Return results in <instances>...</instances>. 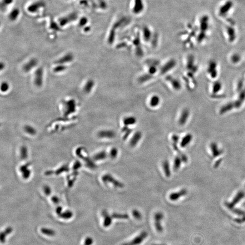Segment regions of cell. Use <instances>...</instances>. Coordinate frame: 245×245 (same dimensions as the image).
Returning <instances> with one entry per match:
<instances>
[{
  "instance_id": "cell-14",
  "label": "cell",
  "mask_w": 245,
  "mask_h": 245,
  "mask_svg": "<svg viewBox=\"0 0 245 245\" xmlns=\"http://www.w3.org/2000/svg\"><path fill=\"white\" fill-rule=\"evenodd\" d=\"M142 136V135L140 132H136L130 141V146L131 147H135L141 140Z\"/></svg>"
},
{
  "instance_id": "cell-44",
  "label": "cell",
  "mask_w": 245,
  "mask_h": 245,
  "mask_svg": "<svg viewBox=\"0 0 245 245\" xmlns=\"http://www.w3.org/2000/svg\"><path fill=\"white\" fill-rule=\"evenodd\" d=\"M52 202L54 204H58V203L59 202V199L56 196H54V197H52Z\"/></svg>"
},
{
  "instance_id": "cell-6",
  "label": "cell",
  "mask_w": 245,
  "mask_h": 245,
  "mask_svg": "<svg viewBox=\"0 0 245 245\" xmlns=\"http://www.w3.org/2000/svg\"><path fill=\"white\" fill-rule=\"evenodd\" d=\"M233 7V3L231 1L226 2L223 5H222L219 9L218 14L220 17H226L228 13L230 12Z\"/></svg>"
},
{
  "instance_id": "cell-21",
  "label": "cell",
  "mask_w": 245,
  "mask_h": 245,
  "mask_svg": "<svg viewBox=\"0 0 245 245\" xmlns=\"http://www.w3.org/2000/svg\"><path fill=\"white\" fill-rule=\"evenodd\" d=\"M136 121L137 120H136L135 118L133 116H129L127 117L124 119L123 123L125 126H128L135 125V124Z\"/></svg>"
},
{
  "instance_id": "cell-32",
  "label": "cell",
  "mask_w": 245,
  "mask_h": 245,
  "mask_svg": "<svg viewBox=\"0 0 245 245\" xmlns=\"http://www.w3.org/2000/svg\"><path fill=\"white\" fill-rule=\"evenodd\" d=\"M41 232L44 234L46 235L52 236L55 234V232L53 230L49 229L42 228L41 229Z\"/></svg>"
},
{
  "instance_id": "cell-43",
  "label": "cell",
  "mask_w": 245,
  "mask_h": 245,
  "mask_svg": "<svg viewBox=\"0 0 245 245\" xmlns=\"http://www.w3.org/2000/svg\"><path fill=\"white\" fill-rule=\"evenodd\" d=\"M157 71V68L155 66H152L149 69V72L151 74H154Z\"/></svg>"
},
{
  "instance_id": "cell-13",
  "label": "cell",
  "mask_w": 245,
  "mask_h": 245,
  "mask_svg": "<svg viewBox=\"0 0 245 245\" xmlns=\"http://www.w3.org/2000/svg\"><path fill=\"white\" fill-rule=\"evenodd\" d=\"M190 116V112L187 109H184L181 112L179 119V124L181 125H185Z\"/></svg>"
},
{
  "instance_id": "cell-4",
  "label": "cell",
  "mask_w": 245,
  "mask_h": 245,
  "mask_svg": "<svg viewBox=\"0 0 245 245\" xmlns=\"http://www.w3.org/2000/svg\"><path fill=\"white\" fill-rule=\"evenodd\" d=\"M19 171L21 175L24 180H27L30 178L32 175V170L30 168V163H26L20 166Z\"/></svg>"
},
{
  "instance_id": "cell-39",
  "label": "cell",
  "mask_w": 245,
  "mask_h": 245,
  "mask_svg": "<svg viewBox=\"0 0 245 245\" xmlns=\"http://www.w3.org/2000/svg\"><path fill=\"white\" fill-rule=\"evenodd\" d=\"M43 193L45 195L49 196L51 193V188L48 186H44L43 187Z\"/></svg>"
},
{
  "instance_id": "cell-19",
  "label": "cell",
  "mask_w": 245,
  "mask_h": 245,
  "mask_svg": "<svg viewBox=\"0 0 245 245\" xmlns=\"http://www.w3.org/2000/svg\"><path fill=\"white\" fill-rule=\"evenodd\" d=\"M185 192L186 191L185 190H181L179 192H173L169 195V199L170 200L175 201L180 198L182 196L184 195L185 194Z\"/></svg>"
},
{
  "instance_id": "cell-24",
  "label": "cell",
  "mask_w": 245,
  "mask_h": 245,
  "mask_svg": "<svg viewBox=\"0 0 245 245\" xmlns=\"http://www.w3.org/2000/svg\"><path fill=\"white\" fill-rule=\"evenodd\" d=\"M107 157V154L105 151H101L95 154L94 156L93 159L95 161H100L105 159Z\"/></svg>"
},
{
  "instance_id": "cell-40",
  "label": "cell",
  "mask_w": 245,
  "mask_h": 245,
  "mask_svg": "<svg viewBox=\"0 0 245 245\" xmlns=\"http://www.w3.org/2000/svg\"><path fill=\"white\" fill-rule=\"evenodd\" d=\"M191 138L190 135H188L186 136L185 138L182 140V142H181V147H184L186 146V144L188 143L189 140H190Z\"/></svg>"
},
{
  "instance_id": "cell-35",
  "label": "cell",
  "mask_w": 245,
  "mask_h": 245,
  "mask_svg": "<svg viewBox=\"0 0 245 245\" xmlns=\"http://www.w3.org/2000/svg\"><path fill=\"white\" fill-rule=\"evenodd\" d=\"M132 215L133 217L136 219L140 220L142 219V216L140 211L138 210L135 209L132 212Z\"/></svg>"
},
{
  "instance_id": "cell-18",
  "label": "cell",
  "mask_w": 245,
  "mask_h": 245,
  "mask_svg": "<svg viewBox=\"0 0 245 245\" xmlns=\"http://www.w3.org/2000/svg\"><path fill=\"white\" fill-rule=\"evenodd\" d=\"M187 68L188 69L191 70L193 73L196 72L197 69L196 65L194 64V58L193 57H191L188 58L187 63Z\"/></svg>"
},
{
  "instance_id": "cell-25",
  "label": "cell",
  "mask_w": 245,
  "mask_h": 245,
  "mask_svg": "<svg viewBox=\"0 0 245 245\" xmlns=\"http://www.w3.org/2000/svg\"><path fill=\"white\" fill-rule=\"evenodd\" d=\"M112 217L113 219L119 220H128L130 217L128 214L116 213V212L113 213Z\"/></svg>"
},
{
  "instance_id": "cell-16",
  "label": "cell",
  "mask_w": 245,
  "mask_h": 245,
  "mask_svg": "<svg viewBox=\"0 0 245 245\" xmlns=\"http://www.w3.org/2000/svg\"><path fill=\"white\" fill-rule=\"evenodd\" d=\"M94 81L93 79H89L86 82L84 87V91L86 94L90 93L94 86Z\"/></svg>"
},
{
  "instance_id": "cell-26",
  "label": "cell",
  "mask_w": 245,
  "mask_h": 245,
  "mask_svg": "<svg viewBox=\"0 0 245 245\" xmlns=\"http://www.w3.org/2000/svg\"><path fill=\"white\" fill-rule=\"evenodd\" d=\"M168 80L171 83V84H172V86L174 89H176V90H179V89H181V83L177 79L172 78L171 77L169 78V79H168Z\"/></svg>"
},
{
  "instance_id": "cell-20",
  "label": "cell",
  "mask_w": 245,
  "mask_h": 245,
  "mask_svg": "<svg viewBox=\"0 0 245 245\" xmlns=\"http://www.w3.org/2000/svg\"><path fill=\"white\" fill-rule=\"evenodd\" d=\"M160 98L159 96L154 95L151 97L150 100V105L152 107H156L160 104Z\"/></svg>"
},
{
  "instance_id": "cell-5",
  "label": "cell",
  "mask_w": 245,
  "mask_h": 245,
  "mask_svg": "<svg viewBox=\"0 0 245 245\" xmlns=\"http://www.w3.org/2000/svg\"><path fill=\"white\" fill-rule=\"evenodd\" d=\"M43 68L41 67L37 68L34 74V83L38 87H41L43 85Z\"/></svg>"
},
{
  "instance_id": "cell-9",
  "label": "cell",
  "mask_w": 245,
  "mask_h": 245,
  "mask_svg": "<svg viewBox=\"0 0 245 245\" xmlns=\"http://www.w3.org/2000/svg\"><path fill=\"white\" fill-rule=\"evenodd\" d=\"M38 60L35 58L30 59L27 63L24 64L23 67V70L26 72H29L35 68L38 64Z\"/></svg>"
},
{
  "instance_id": "cell-33",
  "label": "cell",
  "mask_w": 245,
  "mask_h": 245,
  "mask_svg": "<svg viewBox=\"0 0 245 245\" xmlns=\"http://www.w3.org/2000/svg\"><path fill=\"white\" fill-rule=\"evenodd\" d=\"M241 57L238 54H234L232 55L231 59L232 62L234 64H237L240 61Z\"/></svg>"
},
{
  "instance_id": "cell-10",
  "label": "cell",
  "mask_w": 245,
  "mask_h": 245,
  "mask_svg": "<svg viewBox=\"0 0 245 245\" xmlns=\"http://www.w3.org/2000/svg\"><path fill=\"white\" fill-rule=\"evenodd\" d=\"M176 65V62L174 59H171L168 61L162 67L161 69V73L162 74H164L168 71L171 70L174 68Z\"/></svg>"
},
{
  "instance_id": "cell-28",
  "label": "cell",
  "mask_w": 245,
  "mask_h": 245,
  "mask_svg": "<svg viewBox=\"0 0 245 245\" xmlns=\"http://www.w3.org/2000/svg\"><path fill=\"white\" fill-rule=\"evenodd\" d=\"M24 130L25 132L30 135H35L36 134V130L34 127L30 125H26L24 127Z\"/></svg>"
},
{
  "instance_id": "cell-1",
  "label": "cell",
  "mask_w": 245,
  "mask_h": 245,
  "mask_svg": "<svg viewBox=\"0 0 245 245\" xmlns=\"http://www.w3.org/2000/svg\"><path fill=\"white\" fill-rule=\"evenodd\" d=\"M149 234L145 231H141L132 237L130 240L123 243L121 245H140L148 237Z\"/></svg>"
},
{
  "instance_id": "cell-7",
  "label": "cell",
  "mask_w": 245,
  "mask_h": 245,
  "mask_svg": "<svg viewBox=\"0 0 245 245\" xmlns=\"http://www.w3.org/2000/svg\"><path fill=\"white\" fill-rule=\"evenodd\" d=\"M207 73L212 78L215 79L217 77L218 73L216 61L215 60H211L210 61L207 67Z\"/></svg>"
},
{
  "instance_id": "cell-8",
  "label": "cell",
  "mask_w": 245,
  "mask_h": 245,
  "mask_svg": "<svg viewBox=\"0 0 245 245\" xmlns=\"http://www.w3.org/2000/svg\"><path fill=\"white\" fill-rule=\"evenodd\" d=\"M98 136L101 139H113L116 136L115 133L112 130H103L99 132Z\"/></svg>"
},
{
  "instance_id": "cell-27",
  "label": "cell",
  "mask_w": 245,
  "mask_h": 245,
  "mask_svg": "<svg viewBox=\"0 0 245 245\" xmlns=\"http://www.w3.org/2000/svg\"><path fill=\"white\" fill-rule=\"evenodd\" d=\"M222 84L219 81L215 82L212 85V92L213 94L219 92L222 89Z\"/></svg>"
},
{
  "instance_id": "cell-2",
  "label": "cell",
  "mask_w": 245,
  "mask_h": 245,
  "mask_svg": "<svg viewBox=\"0 0 245 245\" xmlns=\"http://www.w3.org/2000/svg\"><path fill=\"white\" fill-rule=\"evenodd\" d=\"M164 218V215L162 212H158L154 214V225L155 230L159 233H163V227L162 221Z\"/></svg>"
},
{
  "instance_id": "cell-38",
  "label": "cell",
  "mask_w": 245,
  "mask_h": 245,
  "mask_svg": "<svg viewBox=\"0 0 245 245\" xmlns=\"http://www.w3.org/2000/svg\"><path fill=\"white\" fill-rule=\"evenodd\" d=\"M180 164H181V161L178 157L175 158L174 161V165H173V168L175 170H177L180 167Z\"/></svg>"
},
{
  "instance_id": "cell-46",
  "label": "cell",
  "mask_w": 245,
  "mask_h": 245,
  "mask_svg": "<svg viewBox=\"0 0 245 245\" xmlns=\"http://www.w3.org/2000/svg\"><path fill=\"white\" fill-rule=\"evenodd\" d=\"M62 207H58L57 209H56V213L59 215L61 213V212H62Z\"/></svg>"
},
{
  "instance_id": "cell-36",
  "label": "cell",
  "mask_w": 245,
  "mask_h": 245,
  "mask_svg": "<svg viewBox=\"0 0 245 245\" xmlns=\"http://www.w3.org/2000/svg\"><path fill=\"white\" fill-rule=\"evenodd\" d=\"M9 88H10V86L8 83L6 82H3L1 84V89L2 92H6L9 90Z\"/></svg>"
},
{
  "instance_id": "cell-45",
  "label": "cell",
  "mask_w": 245,
  "mask_h": 245,
  "mask_svg": "<svg viewBox=\"0 0 245 245\" xmlns=\"http://www.w3.org/2000/svg\"><path fill=\"white\" fill-rule=\"evenodd\" d=\"M13 228H12V227H9L7 228L5 230L4 232L6 234V235H8L13 232Z\"/></svg>"
},
{
  "instance_id": "cell-11",
  "label": "cell",
  "mask_w": 245,
  "mask_h": 245,
  "mask_svg": "<svg viewBox=\"0 0 245 245\" xmlns=\"http://www.w3.org/2000/svg\"><path fill=\"white\" fill-rule=\"evenodd\" d=\"M74 59V55L72 54H67L64 55L63 57L55 61L56 64H65L70 63L72 62Z\"/></svg>"
},
{
  "instance_id": "cell-31",
  "label": "cell",
  "mask_w": 245,
  "mask_h": 245,
  "mask_svg": "<svg viewBox=\"0 0 245 245\" xmlns=\"http://www.w3.org/2000/svg\"><path fill=\"white\" fill-rule=\"evenodd\" d=\"M59 216L64 219H69L73 216V213L70 211L67 210L59 215Z\"/></svg>"
},
{
  "instance_id": "cell-23",
  "label": "cell",
  "mask_w": 245,
  "mask_h": 245,
  "mask_svg": "<svg viewBox=\"0 0 245 245\" xmlns=\"http://www.w3.org/2000/svg\"><path fill=\"white\" fill-rule=\"evenodd\" d=\"M67 110L66 112L67 114H70L75 111V102L74 100L69 101L67 104Z\"/></svg>"
},
{
  "instance_id": "cell-22",
  "label": "cell",
  "mask_w": 245,
  "mask_h": 245,
  "mask_svg": "<svg viewBox=\"0 0 245 245\" xmlns=\"http://www.w3.org/2000/svg\"><path fill=\"white\" fill-rule=\"evenodd\" d=\"M163 168L164 173L166 177H169L171 176V170H170V165L168 160H165L163 163Z\"/></svg>"
},
{
  "instance_id": "cell-34",
  "label": "cell",
  "mask_w": 245,
  "mask_h": 245,
  "mask_svg": "<svg viewBox=\"0 0 245 245\" xmlns=\"http://www.w3.org/2000/svg\"><path fill=\"white\" fill-rule=\"evenodd\" d=\"M122 132L123 133H125V135H124L123 138H124V140H126V139L129 137V135H130V134L131 133L132 130L129 129V128H128V126H125V127L123 128Z\"/></svg>"
},
{
  "instance_id": "cell-30",
  "label": "cell",
  "mask_w": 245,
  "mask_h": 245,
  "mask_svg": "<svg viewBox=\"0 0 245 245\" xmlns=\"http://www.w3.org/2000/svg\"><path fill=\"white\" fill-rule=\"evenodd\" d=\"M67 67L64 64H57L56 66L53 69V71L56 73L63 72L66 70Z\"/></svg>"
},
{
  "instance_id": "cell-3",
  "label": "cell",
  "mask_w": 245,
  "mask_h": 245,
  "mask_svg": "<svg viewBox=\"0 0 245 245\" xmlns=\"http://www.w3.org/2000/svg\"><path fill=\"white\" fill-rule=\"evenodd\" d=\"M103 182L105 184L108 183H111L114 185L115 187L117 188H123L124 186V184L122 182L116 179L110 174H106L102 177Z\"/></svg>"
},
{
  "instance_id": "cell-12",
  "label": "cell",
  "mask_w": 245,
  "mask_h": 245,
  "mask_svg": "<svg viewBox=\"0 0 245 245\" xmlns=\"http://www.w3.org/2000/svg\"><path fill=\"white\" fill-rule=\"evenodd\" d=\"M102 215L104 217L103 226L105 227H108L110 226L112 223L113 217L112 216H110L106 211L102 212Z\"/></svg>"
},
{
  "instance_id": "cell-41",
  "label": "cell",
  "mask_w": 245,
  "mask_h": 245,
  "mask_svg": "<svg viewBox=\"0 0 245 245\" xmlns=\"http://www.w3.org/2000/svg\"><path fill=\"white\" fill-rule=\"evenodd\" d=\"M94 241L92 238L87 237L84 241V245H92Z\"/></svg>"
},
{
  "instance_id": "cell-37",
  "label": "cell",
  "mask_w": 245,
  "mask_h": 245,
  "mask_svg": "<svg viewBox=\"0 0 245 245\" xmlns=\"http://www.w3.org/2000/svg\"><path fill=\"white\" fill-rule=\"evenodd\" d=\"M118 154V150L117 149L115 148H113L110 151V156L111 159H115L116 158Z\"/></svg>"
},
{
  "instance_id": "cell-42",
  "label": "cell",
  "mask_w": 245,
  "mask_h": 245,
  "mask_svg": "<svg viewBox=\"0 0 245 245\" xmlns=\"http://www.w3.org/2000/svg\"><path fill=\"white\" fill-rule=\"evenodd\" d=\"M6 234L4 232H2L1 234V237H0V239H1V242L2 243H4L5 240H6Z\"/></svg>"
},
{
  "instance_id": "cell-29",
  "label": "cell",
  "mask_w": 245,
  "mask_h": 245,
  "mask_svg": "<svg viewBox=\"0 0 245 245\" xmlns=\"http://www.w3.org/2000/svg\"><path fill=\"white\" fill-rule=\"evenodd\" d=\"M20 157L23 160L27 159L28 157V150L25 146H22L20 148Z\"/></svg>"
},
{
  "instance_id": "cell-17",
  "label": "cell",
  "mask_w": 245,
  "mask_h": 245,
  "mask_svg": "<svg viewBox=\"0 0 245 245\" xmlns=\"http://www.w3.org/2000/svg\"><path fill=\"white\" fill-rule=\"evenodd\" d=\"M235 106L233 103H228L227 104L225 105L224 106L222 107L220 110V113L222 115V114L226 113L227 112L230 111L233 109L234 108Z\"/></svg>"
},
{
  "instance_id": "cell-47",
  "label": "cell",
  "mask_w": 245,
  "mask_h": 245,
  "mask_svg": "<svg viewBox=\"0 0 245 245\" xmlns=\"http://www.w3.org/2000/svg\"><path fill=\"white\" fill-rule=\"evenodd\" d=\"M151 245H168L165 243H154Z\"/></svg>"
},
{
  "instance_id": "cell-48",
  "label": "cell",
  "mask_w": 245,
  "mask_h": 245,
  "mask_svg": "<svg viewBox=\"0 0 245 245\" xmlns=\"http://www.w3.org/2000/svg\"><path fill=\"white\" fill-rule=\"evenodd\" d=\"M3 67H5L4 64L3 63V62H1V70H2V69H3Z\"/></svg>"
},
{
  "instance_id": "cell-15",
  "label": "cell",
  "mask_w": 245,
  "mask_h": 245,
  "mask_svg": "<svg viewBox=\"0 0 245 245\" xmlns=\"http://www.w3.org/2000/svg\"><path fill=\"white\" fill-rule=\"evenodd\" d=\"M227 33L228 37V41L230 42H233L235 41L237 36H236V32L234 28L230 27H227Z\"/></svg>"
}]
</instances>
